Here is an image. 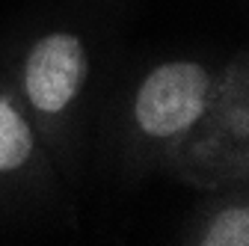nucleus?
I'll return each mask as SVG.
<instances>
[{
  "label": "nucleus",
  "mask_w": 249,
  "mask_h": 246,
  "mask_svg": "<svg viewBox=\"0 0 249 246\" xmlns=\"http://www.w3.org/2000/svg\"><path fill=\"white\" fill-rule=\"evenodd\" d=\"M211 95L208 71L193 63H169L154 69L140 95H137V122L151 137H169L205 113Z\"/></svg>",
  "instance_id": "1"
},
{
  "label": "nucleus",
  "mask_w": 249,
  "mask_h": 246,
  "mask_svg": "<svg viewBox=\"0 0 249 246\" xmlns=\"http://www.w3.org/2000/svg\"><path fill=\"white\" fill-rule=\"evenodd\" d=\"M208 246H246L249 243V213L243 208L223 211L208 228L205 240Z\"/></svg>",
  "instance_id": "4"
},
{
  "label": "nucleus",
  "mask_w": 249,
  "mask_h": 246,
  "mask_svg": "<svg viewBox=\"0 0 249 246\" xmlns=\"http://www.w3.org/2000/svg\"><path fill=\"white\" fill-rule=\"evenodd\" d=\"M86 77L83 45L69 33L45 36L27 59V95L39 110L59 113Z\"/></svg>",
  "instance_id": "2"
},
{
  "label": "nucleus",
  "mask_w": 249,
  "mask_h": 246,
  "mask_svg": "<svg viewBox=\"0 0 249 246\" xmlns=\"http://www.w3.org/2000/svg\"><path fill=\"white\" fill-rule=\"evenodd\" d=\"M33 148V137H30L27 122L6 104L0 101V172L18 169Z\"/></svg>",
  "instance_id": "3"
}]
</instances>
